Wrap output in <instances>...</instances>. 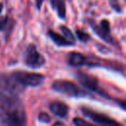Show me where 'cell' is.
<instances>
[{
    "mask_svg": "<svg viewBox=\"0 0 126 126\" xmlns=\"http://www.w3.org/2000/svg\"><path fill=\"white\" fill-rule=\"evenodd\" d=\"M0 122L3 126H27L25 106L18 95L0 94Z\"/></svg>",
    "mask_w": 126,
    "mask_h": 126,
    "instance_id": "cell-1",
    "label": "cell"
},
{
    "mask_svg": "<svg viewBox=\"0 0 126 126\" xmlns=\"http://www.w3.org/2000/svg\"><path fill=\"white\" fill-rule=\"evenodd\" d=\"M12 76L24 88L39 86L44 80V76L41 74L26 71H15L12 73Z\"/></svg>",
    "mask_w": 126,
    "mask_h": 126,
    "instance_id": "cell-2",
    "label": "cell"
},
{
    "mask_svg": "<svg viewBox=\"0 0 126 126\" xmlns=\"http://www.w3.org/2000/svg\"><path fill=\"white\" fill-rule=\"evenodd\" d=\"M51 88L63 94L68 96H83L86 95V92L79 88L75 83L67 80H56L52 83Z\"/></svg>",
    "mask_w": 126,
    "mask_h": 126,
    "instance_id": "cell-3",
    "label": "cell"
},
{
    "mask_svg": "<svg viewBox=\"0 0 126 126\" xmlns=\"http://www.w3.org/2000/svg\"><path fill=\"white\" fill-rule=\"evenodd\" d=\"M24 87H22L12 76V74L0 73V94L18 95Z\"/></svg>",
    "mask_w": 126,
    "mask_h": 126,
    "instance_id": "cell-4",
    "label": "cell"
},
{
    "mask_svg": "<svg viewBox=\"0 0 126 126\" xmlns=\"http://www.w3.org/2000/svg\"><path fill=\"white\" fill-rule=\"evenodd\" d=\"M25 63L27 66L31 68H39L45 63L44 57L37 51L35 45L30 44L27 47L26 54H25Z\"/></svg>",
    "mask_w": 126,
    "mask_h": 126,
    "instance_id": "cell-5",
    "label": "cell"
},
{
    "mask_svg": "<svg viewBox=\"0 0 126 126\" xmlns=\"http://www.w3.org/2000/svg\"><path fill=\"white\" fill-rule=\"evenodd\" d=\"M82 111L87 117H89L90 119H92L95 123L99 124L100 126H123L122 124L116 122L114 119L108 117L107 115H105L103 113L96 112V111H94L93 109H90V108H87V107H83Z\"/></svg>",
    "mask_w": 126,
    "mask_h": 126,
    "instance_id": "cell-6",
    "label": "cell"
},
{
    "mask_svg": "<svg viewBox=\"0 0 126 126\" xmlns=\"http://www.w3.org/2000/svg\"><path fill=\"white\" fill-rule=\"evenodd\" d=\"M91 26L94 29V31L97 33V35L100 36L102 39H104L105 41H107L111 44H116L115 41L113 40V37L110 34V27H109L108 21L102 20L98 25H95L94 23L91 22Z\"/></svg>",
    "mask_w": 126,
    "mask_h": 126,
    "instance_id": "cell-7",
    "label": "cell"
},
{
    "mask_svg": "<svg viewBox=\"0 0 126 126\" xmlns=\"http://www.w3.org/2000/svg\"><path fill=\"white\" fill-rule=\"evenodd\" d=\"M77 78L79 80V82L88 90L90 91H94V92H97L98 91V81L95 77L86 74V73H78Z\"/></svg>",
    "mask_w": 126,
    "mask_h": 126,
    "instance_id": "cell-8",
    "label": "cell"
},
{
    "mask_svg": "<svg viewBox=\"0 0 126 126\" xmlns=\"http://www.w3.org/2000/svg\"><path fill=\"white\" fill-rule=\"evenodd\" d=\"M51 112L59 117H65L69 112V106L62 101H53L49 104Z\"/></svg>",
    "mask_w": 126,
    "mask_h": 126,
    "instance_id": "cell-9",
    "label": "cell"
},
{
    "mask_svg": "<svg viewBox=\"0 0 126 126\" xmlns=\"http://www.w3.org/2000/svg\"><path fill=\"white\" fill-rule=\"evenodd\" d=\"M68 63L72 66H82L87 64V58L85 55L79 52H70L68 54Z\"/></svg>",
    "mask_w": 126,
    "mask_h": 126,
    "instance_id": "cell-10",
    "label": "cell"
},
{
    "mask_svg": "<svg viewBox=\"0 0 126 126\" xmlns=\"http://www.w3.org/2000/svg\"><path fill=\"white\" fill-rule=\"evenodd\" d=\"M48 35H49L50 38H51L57 45H59V46H66V45H71V44H73L72 42H70L69 40H67V39L64 37V35H62V34H60V33H58V32H53V31H51V30L48 31Z\"/></svg>",
    "mask_w": 126,
    "mask_h": 126,
    "instance_id": "cell-11",
    "label": "cell"
},
{
    "mask_svg": "<svg viewBox=\"0 0 126 126\" xmlns=\"http://www.w3.org/2000/svg\"><path fill=\"white\" fill-rule=\"evenodd\" d=\"M51 5L54 9H56V12L58 16L61 19L65 18L66 15V7H65V2L64 0H50Z\"/></svg>",
    "mask_w": 126,
    "mask_h": 126,
    "instance_id": "cell-12",
    "label": "cell"
},
{
    "mask_svg": "<svg viewBox=\"0 0 126 126\" xmlns=\"http://www.w3.org/2000/svg\"><path fill=\"white\" fill-rule=\"evenodd\" d=\"M60 30L62 31V32H63V34H64V37L67 39V40H69L70 42H72V43H74L75 42V37H74V35H73V33L71 32V31L67 28V27H60Z\"/></svg>",
    "mask_w": 126,
    "mask_h": 126,
    "instance_id": "cell-13",
    "label": "cell"
},
{
    "mask_svg": "<svg viewBox=\"0 0 126 126\" xmlns=\"http://www.w3.org/2000/svg\"><path fill=\"white\" fill-rule=\"evenodd\" d=\"M73 122H74V124H75L76 126H96V125H93V124L87 122L86 120H84V119H82V118H80V117L74 118Z\"/></svg>",
    "mask_w": 126,
    "mask_h": 126,
    "instance_id": "cell-14",
    "label": "cell"
},
{
    "mask_svg": "<svg viewBox=\"0 0 126 126\" xmlns=\"http://www.w3.org/2000/svg\"><path fill=\"white\" fill-rule=\"evenodd\" d=\"M38 119H39L41 122L47 123V122L50 121V116H49L46 112H40L39 115H38Z\"/></svg>",
    "mask_w": 126,
    "mask_h": 126,
    "instance_id": "cell-15",
    "label": "cell"
},
{
    "mask_svg": "<svg viewBox=\"0 0 126 126\" xmlns=\"http://www.w3.org/2000/svg\"><path fill=\"white\" fill-rule=\"evenodd\" d=\"M77 34H78V36H79V39H81V40H83V41H86V40H88V38H90V36H89L87 33L83 32L80 31V30L77 31Z\"/></svg>",
    "mask_w": 126,
    "mask_h": 126,
    "instance_id": "cell-16",
    "label": "cell"
},
{
    "mask_svg": "<svg viewBox=\"0 0 126 126\" xmlns=\"http://www.w3.org/2000/svg\"><path fill=\"white\" fill-rule=\"evenodd\" d=\"M7 23H8V18L7 17H4V18H2L0 20V31H2L5 28V26L7 25Z\"/></svg>",
    "mask_w": 126,
    "mask_h": 126,
    "instance_id": "cell-17",
    "label": "cell"
},
{
    "mask_svg": "<svg viewBox=\"0 0 126 126\" xmlns=\"http://www.w3.org/2000/svg\"><path fill=\"white\" fill-rule=\"evenodd\" d=\"M116 101H117V103L119 104V106L121 108H123V109L126 110V100L125 99H117Z\"/></svg>",
    "mask_w": 126,
    "mask_h": 126,
    "instance_id": "cell-18",
    "label": "cell"
},
{
    "mask_svg": "<svg viewBox=\"0 0 126 126\" xmlns=\"http://www.w3.org/2000/svg\"><path fill=\"white\" fill-rule=\"evenodd\" d=\"M35 1V5H36V8L37 9H40V7H41V5H42V2H43V0H34Z\"/></svg>",
    "mask_w": 126,
    "mask_h": 126,
    "instance_id": "cell-19",
    "label": "cell"
},
{
    "mask_svg": "<svg viewBox=\"0 0 126 126\" xmlns=\"http://www.w3.org/2000/svg\"><path fill=\"white\" fill-rule=\"evenodd\" d=\"M53 126H66L64 123H62V122H60V121H56L54 124H53Z\"/></svg>",
    "mask_w": 126,
    "mask_h": 126,
    "instance_id": "cell-20",
    "label": "cell"
},
{
    "mask_svg": "<svg viewBox=\"0 0 126 126\" xmlns=\"http://www.w3.org/2000/svg\"><path fill=\"white\" fill-rule=\"evenodd\" d=\"M2 9H3V4H2V3H0V13L2 12Z\"/></svg>",
    "mask_w": 126,
    "mask_h": 126,
    "instance_id": "cell-21",
    "label": "cell"
},
{
    "mask_svg": "<svg viewBox=\"0 0 126 126\" xmlns=\"http://www.w3.org/2000/svg\"><path fill=\"white\" fill-rule=\"evenodd\" d=\"M125 1H126V0H125Z\"/></svg>",
    "mask_w": 126,
    "mask_h": 126,
    "instance_id": "cell-22",
    "label": "cell"
}]
</instances>
